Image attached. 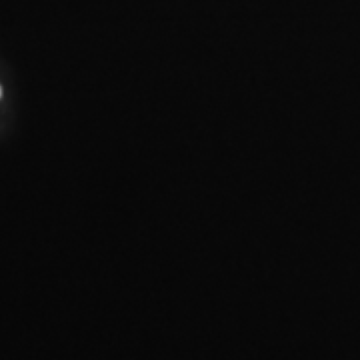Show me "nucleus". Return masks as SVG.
I'll use <instances>...</instances> for the list:
<instances>
[{"mask_svg": "<svg viewBox=\"0 0 360 360\" xmlns=\"http://www.w3.org/2000/svg\"><path fill=\"white\" fill-rule=\"evenodd\" d=\"M0 96H2V89H0Z\"/></svg>", "mask_w": 360, "mask_h": 360, "instance_id": "obj_1", "label": "nucleus"}]
</instances>
